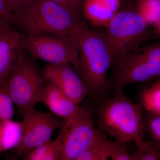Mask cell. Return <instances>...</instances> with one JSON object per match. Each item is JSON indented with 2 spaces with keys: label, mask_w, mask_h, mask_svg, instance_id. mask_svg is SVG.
I'll list each match as a JSON object with an SVG mask.
<instances>
[{
  "label": "cell",
  "mask_w": 160,
  "mask_h": 160,
  "mask_svg": "<svg viewBox=\"0 0 160 160\" xmlns=\"http://www.w3.org/2000/svg\"><path fill=\"white\" fill-rule=\"evenodd\" d=\"M149 24L136 11H118L104 32L113 57L118 58L137 50L146 36Z\"/></svg>",
  "instance_id": "cell-5"
},
{
  "label": "cell",
  "mask_w": 160,
  "mask_h": 160,
  "mask_svg": "<svg viewBox=\"0 0 160 160\" xmlns=\"http://www.w3.org/2000/svg\"><path fill=\"white\" fill-rule=\"evenodd\" d=\"M110 10L117 13L120 6V0H101Z\"/></svg>",
  "instance_id": "cell-26"
},
{
  "label": "cell",
  "mask_w": 160,
  "mask_h": 160,
  "mask_svg": "<svg viewBox=\"0 0 160 160\" xmlns=\"http://www.w3.org/2000/svg\"><path fill=\"white\" fill-rule=\"evenodd\" d=\"M12 20V13L7 8L4 0H0V24L3 23L11 24Z\"/></svg>",
  "instance_id": "cell-25"
},
{
  "label": "cell",
  "mask_w": 160,
  "mask_h": 160,
  "mask_svg": "<svg viewBox=\"0 0 160 160\" xmlns=\"http://www.w3.org/2000/svg\"><path fill=\"white\" fill-rule=\"evenodd\" d=\"M80 17L52 0H33L12 13L11 24L28 35L68 36L81 21Z\"/></svg>",
  "instance_id": "cell-2"
},
{
  "label": "cell",
  "mask_w": 160,
  "mask_h": 160,
  "mask_svg": "<svg viewBox=\"0 0 160 160\" xmlns=\"http://www.w3.org/2000/svg\"><path fill=\"white\" fill-rule=\"evenodd\" d=\"M22 133L21 122L12 119L0 120V153L16 148Z\"/></svg>",
  "instance_id": "cell-13"
},
{
  "label": "cell",
  "mask_w": 160,
  "mask_h": 160,
  "mask_svg": "<svg viewBox=\"0 0 160 160\" xmlns=\"http://www.w3.org/2000/svg\"><path fill=\"white\" fill-rule=\"evenodd\" d=\"M75 14L81 16L85 0H52Z\"/></svg>",
  "instance_id": "cell-23"
},
{
  "label": "cell",
  "mask_w": 160,
  "mask_h": 160,
  "mask_svg": "<svg viewBox=\"0 0 160 160\" xmlns=\"http://www.w3.org/2000/svg\"><path fill=\"white\" fill-rule=\"evenodd\" d=\"M21 122V140L14 149L15 154L19 157H26L33 149L50 140L55 130L62 127L65 122L35 108L26 112Z\"/></svg>",
  "instance_id": "cell-7"
},
{
  "label": "cell",
  "mask_w": 160,
  "mask_h": 160,
  "mask_svg": "<svg viewBox=\"0 0 160 160\" xmlns=\"http://www.w3.org/2000/svg\"><path fill=\"white\" fill-rule=\"evenodd\" d=\"M132 160H160V146L152 140L137 144Z\"/></svg>",
  "instance_id": "cell-18"
},
{
  "label": "cell",
  "mask_w": 160,
  "mask_h": 160,
  "mask_svg": "<svg viewBox=\"0 0 160 160\" xmlns=\"http://www.w3.org/2000/svg\"><path fill=\"white\" fill-rule=\"evenodd\" d=\"M123 142L116 140L110 142V158L113 160H132L131 155L126 151Z\"/></svg>",
  "instance_id": "cell-21"
},
{
  "label": "cell",
  "mask_w": 160,
  "mask_h": 160,
  "mask_svg": "<svg viewBox=\"0 0 160 160\" xmlns=\"http://www.w3.org/2000/svg\"><path fill=\"white\" fill-rule=\"evenodd\" d=\"M14 105L6 83L0 84V120L12 119L14 114Z\"/></svg>",
  "instance_id": "cell-19"
},
{
  "label": "cell",
  "mask_w": 160,
  "mask_h": 160,
  "mask_svg": "<svg viewBox=\"0 0 160 160\" xmlns=\"http://www.w3.org/2000/svg\"><path fill=\"white\" fill-rule=\"evenodd\" d=\"M21 45L35 58L50 64L68 63L76 69V49L67 36L21 35Z\"/></svg>",
  "instance_id": "cell-6"
},
{
  "label": "cell",
  "mask_w": 160,
  "mask_h": 160,
  "mask_svg": "<svg viewBox=\"0 0 160 160\" xmlns=\"http://www.w3.org/2000/svg\"><path fill=\"white\" fill-rule=\"evenodd\" d=\"M82 11L92 25L98 27H106L116 14L101 0H85Z\"/></svg>",
  "instance_id": "cell-12"
},
{
  "label": "cell",
  "mask_w": 160,
  "mask_h": 160,
  "mask_svg": "<svg viewBox=\"0 0 160 160\" xmlns=\"http://www.w3.org/2000/svg\"><path fill=\"white\" fill-rule=\"evenodd\" d=\"M62 128L60 133L62 141L61 160H77L95 133L91 114L85 110L82 116L71 122H65Z\"/></svg>",
  "instance_id": "cell-8"
},
{
  "label": "cell",
  "mask_w": 160,
  "mask_h": 160,
  "mask_svg": "<svg viewBox=\"0 0 160 160\" xmlns=\"http://www.w3.org/2000/svg\"><path fill=\"white\" fill-rule=\"evenodd\" d=\"M156 27L158 33L160 34V21H159L157 23L154 25Z\"/></svg>",
  "instance_id": "cell-27"
},
{
  "label": "cell",
  "mask_w": 160,
  "mask_h": 160,
  "mask_svg": "<svg viewBox=\"0 0 160 160\" xmlns=\"http://www.w3.org/2000/svg\"><path fill=\"white\" fill-rule=\"evenodd\" d=\"M143 127L152 140L160 146V115L149 113L143 122Z\"/></svg>",
  "instance_id": "cell-20"
},
{
  "label": "cell",
  "mask_w": 160,
  "mask_h": 160,
  "mask_svg": "<svg viewBox=\"0 0 160 160\" xmlns=\"http://www.w3.org/2000/svg\"><path fill=\"white\" fill-rule=\"evenodd\" d=\"M141 49L151 61L158 76L160 77V42L152 44Z\"/></svg>",
  "instance_id": "cell-22"
},
{
  "label": "cell",
  "mask_w": 160,
  "mask_h": 160,
  "mask_svg": "<svg viewBox=\"0 0 160 160\" xmlns=\"http://www.w3.org/2000/svg\"><path fill=\"white\" fill-rule=\"evenodd\" d=\"M4 1L10 12L13 13L28 6L33 0H4Z\"/></svg>",
  "instance_id": "cell-24"
},
{
  "label": "cell",
  "mask_w": 160,
  "mask_h": 160,
  "mask_svg": "<svg viewBox=\"0 0 160 160\" xmlns=\"http://www.w3.org/2000/svg\"><path fill=\"white\" fill-rule=\"evenodd\" d=\"M23 51L6 82L18 112L22 117L38 103L43 102L46 88L37 66L25 56Z\"/></svg>",
  "instance_id": "cell-4"
},
{
  "label": "cell",
  "mask_w": 160,
  "mask_h": 160,
  "mask_svg": "<svg viewBox=\"0 0 160 160\" xmlns=\"http://www.w3.org/2000/svg\"><path fill=\"white\" fill-rule=\"evenodd\" d=\"M23 49L21 35L11 24H0V84H6Z\"/></svg>",
  "instance_id": "cell-10"
},
{
  "label": "cell",
  "mask_w": 160,
  "mask_h": 160,
  "mask_svg": "<svg viewBox=\"0 0 160 160\" xmlns=\"http://www.w3.org/2000/svg\"><path fill=\"white\" fill-rule=\"evenodd\" d=\"M137 11L149 25L160 21V2L158 0H139Z\"/></svg>",
  "instance_id": "cell-17"
},
{
  "label": "cell",
  "mask_w": 160,
  "mask_h": 160,
  "mask_svg": "<svg viewBox=\"0 0 160 160\" xmlns=\"http://www.w3.org/2000/svg\"><path fill=\"white\" fill-rule=\"evenodd\" d=\"M43 102L52 113L64 118L67 123L77 119L85 111L62 92L50 84L46 86Z\"/></svg>",
  "instance_id": "cell-11"
},
{
  "label": "cell",
  "mask_w": 160,
  "mask_h": 160,
  "mask_svg": "<svg viewBox=\"0 0 160 160\" xmlns=\"http://www.w3.org/2000/svg\"><path fill=\"white\" fill-rule=\"evenodd\" d=\"M98 125L116 140L123 142L143 141L144 127L142 108L116 89L112 97L103 101L97 110Z\"/></svg>",
  "instance_id": "cell-3"
},
{
  "label": "cell",
  "mask_w": 160,
  "mask_h": 160,
  "mask_svg": "<svg viewBox=\"0 0 160 160\" xmlns=\"http://www.w3.org/2000/svg\"><path fill=\"white\" fill-rule=\"evenodd\" d=\"M62 141L59 134L53 141H47L33 149L24 158L26 160H59L62 156Z\"/></svg>",
  "instance_id": "cell-15"
},
{
  "label": "cell",
  "mask_w": 160,
  "mask_h": 160,
  "mask_svg": "<svg viewBox=\"0 0 160 160\" xmlns=\"http://www.w3.org/2000/svg\"><path fill=\"white\" fill-rule=\"evenodd\" d=\"M110 142L99 129L89 146L77 160H106L110 158Z\"/></svg>",
  "instance_id": "cell-14"
},
{
  "label": "cell",
  "mask_w": 160,
  "mask_h": 160,
  "mask_svg": "<svg viewBox=\"0 0 160 160\" xmlns=\"http://www.w3.org/2000/svg\"><path fill=\"white\" fill-rule=\"evenodd\" d=\"M43 76L49 84L56 86L78 105L90 93L86 83L71 64H50L45 67Z\"/></svg>",
  "instance_id": "cell-9"
},
{
  "label": "cell",
  "mask_w": 160,
  "mask_h": 160,
  "mask_svg": "<svg viewBox=\"0 0 160 160\" xmlns=\"http://www.w3.org/2000/svg\"><path fill=\"white\" fill-rule=\"evenodd\" d=\"M67 36L76 49V71L92 93L99 96L109 87L107 74L113 63L104 32L89 27L82 21Z\"/></svg>",
  "instance_id": "cell-1"
},
{
  "label": "cell",
  "mask_w": 160,
  "mask_h": 160,
  "mask_svg": "<svg viewBox=\"0 0 160 160\" xmlns=\"http://www.w3.org/2000/svg\"><path fill=\"white\" fill-rule=\"evenodd\" d=\"M158 1H159V2H160V0H158Z\"/></svg>",
  "instance_id": "cell-28"
},
{
  "label": "cell",
  "mask_w": 160,
  "mask_h": 160,
  "mask_svg": "<svg viewBox=\"0 0 160 160\" xmlns=\"http://www.w3.org/2000/svg\"><path fill=\"white\" fill-rule=\"evenodd\" d=\"M139 96L142 106L146 111L151 114L160 115V80L141 90Z\"/></svg>",
  "instance_id": "cell-16"
}]
</instances>
